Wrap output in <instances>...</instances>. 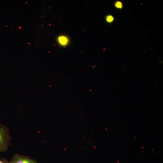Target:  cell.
Segmentation results:
<instances>
[{"label":"cell","instance_id":"cell-4","mask_svg":"<svg viewBox=\"0 0 163 163\" xmlns=\"http://www.w3.org/2000/svg\"><path fill=\"white\" fill-rule=\"evenodd\" d=\"M114 5L116 8L119 9H121L123 7L122 3L120 1L116 2L114 4Z\"/></svg>","mask_w":163,"mask_h":163},{"label":"cell","instance_id":"cell-2","mask_svg":"<svg viewBox=\"0 0 163 163\" xmlns=\"http://www.w3.org/2000/svg\"><path fill=\"white\" fill-rule=\"evenodd\" d=\"M9 163H38L35 159L28 156L15 154L12 157Z\"/></svg>","mask_w":163,"mask_h":163},{"label":"cell","instance_id":"cell-1","mask_svg":"<svg viewBox=\"0 0 163 163\" xmlns=\"http://www.w3.org/2000/svg\"><path fill=\"white\" fill-rule=\"evenodd\" d=\"M11 139L8 127L0 123V152L8 149Z\"/></svg>","mask_w":163,"mask_h":163},{"label":"cell","instance_id":"cell-6","mask_svg":"<svg viewBox=\"0 0 163 163\" xmlns=\"http://www.w3.org/2000/svg\"><path fill=\"white\" fill-rule=\"evenodd\" d=\"M0 163H9V162L5 158H3L2 159L0 158Z\"/></svg>","mask_w":163,"mask_h":163},{"label":"cell","instance_id":"cell-5","mask_svg":"<svg viewBox=\"0 0 163 163\" xmlns=\"http://www.w3.org/2000/svg\"><path fill=\"white\" fill-rule=\"evenodd\" d=\"M106 20L107 22L111 23L113 21L114 18L113 16L111 15H108L106 17Z\"/></svg>","mask_w":163,"mask_h":163},{"label":"cell","instance_id":"cell-3","mask_svg":"<svg viewBox=\"0 0 163 163\" xmlns=\"http://www.w3.org/2000/svg\"><path fill=\"white\" fill-rule=\"evenodd\" d=\"M58 40L59 43L63 46L66 45L68 41V38L64 36H61L59 37Z\"/></svg>","mask_w":163,"mask_h":163}]
</instances>
